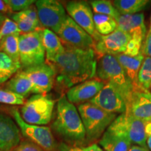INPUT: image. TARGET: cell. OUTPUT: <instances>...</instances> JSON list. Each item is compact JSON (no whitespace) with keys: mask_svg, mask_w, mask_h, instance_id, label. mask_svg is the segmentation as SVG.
<instances>
[{"mask_svg":"<svg viewBox=\"0 0 151 151\" xmlns=\"http://www.w3.org/2000/svg\"><path fill=\"white\" fill-rule=\"evenodd\" d=\"M64 44V43H63ZM63 53L48 60L56 73L55 80L61 89L72 87L96 76L97 59L93 49L83 50L65 45Z\"/></svg>","mask_w":151,"mask_h":151,"instance_id":"cell-1","label":"cell"},{"mask_svg":"<svg viewBox=\"0 0 151 151\" xmlns=\"http://www.w3.org/2000/svg\"><path fill=\"white\" fill-rule=\"evenodd\" d=\"M52 129L68 143L82 144L86 141V131L78 111L65 94L57 103L56 118Z\"/></svg>","mask_w":151,"mask_h":151,"instance_id":"cell-2","label":"cell"},{"mask_svg":"<svg viewBox=\"0 0 151 151\" xmlns=\"http://www.w3.org/2000/svg\"><path fill=\"white\" fill-rule=\"evenodd\" d=\"M78 111L86 131V140L92 142L102 137L117 118L116 113L105 111L91 102L81 104Z\"/></svg>","mask_w":151,"mask_h":151,"instance_id":"cell-3","label":"cell"},{"mask_svg":"<svg viewBox=\"0 0 151 151\" xmlns=\"http://www.w3.org/2000/svg\"><path fill=\"white\" fill-rule=\"evenodd\" d=\"M96 77L111 83L123 94L126 103L134 86L128 78L120 62L113 55H105L97 60Z\"/></svg>","mask_w":151,"mask_h":151,"instance_id":"cell-4","label":"cell"},{"mask_svg":"<svg viewBox=\"0 0 151 151\" xmlns=\"http://www.w3.org/2000/svg\"><path fill=\"white\" fill-rule=\"evenodd\" d=\"M55 100L49 95L35 94L24 104L20 115L24 121L35 125H46L51 121Z\"/></svg>","mask_w":151,"mask_h":151,"instance_id":"cell-5","label":"cell"},{"mask_svg":"<svg viewBox=\"0 0 151 151\" xmlns=\"http://www.w3.org/2000/svg\"><path fill=\"white\" fill-rule=\"evenodd\" d=\"M19 55L24 69L45 63L46 52L41 39V29L19 36Z\"/></svg>","mask_w":151,"mask_h":151,"instance_id":"cell-6","label":"cell"},{"mask_svg":"<svg viewBox=\"0 0 151 151\" xmlns=\"http://www.w3.org/2000/svg\"><path fill=\"white\" fill-rule=\"evenodd\" d=\"M111 131L126 137L136 146L147 148L146 121L124 113L115 119L108 127Z\"/></svg>","mask_w":151,"mask_h":151,"instance_id":"cell-7","label":"cell"},{"mask_svg":"<svg viewBox=\"0 0 151 151\" xmlns=\"http://www.w3.org/2000/svg\"><path fill=\"white\" fill-rule=\"evenodd\" d=\"M11 114L20 132L29 141L36 143L44 151H57L58 145L50 128L27 123L24 121L20 113L16 109L11 110Z\"/></svg>","mask_w":151,"mask_h":151,"instance_id":"cell-8","label":"cell"},{"mask_svg":"<svg viewBox=\"0 0 151 151\" xmlns=\"http://www.w3.org/2000/svg\"><path fill=\"white\" fill-rule=\"evenodd\" d=\"M35 5L41 25L58 33L67 16L63 5L55 0H39Z\"/></svg>","mask_w":151,"mask_h":151,"instance_id":"cell-9","label":"cell"},{"mask_svg":"<svg viewBox=\"0 0 151 151\" xmlns=\"http://www.w3.org/2000/svg\"><path fill=\"white\" fill-rule=\"evenodd\" d=\"M57 35L65 45L78 49L94 50L95 41L93 38L76 23L69 15Z\"/></svg>","mask_w":151,"mask_h":151,"instance_id":"cell-10","label":"cell"},{"mask_svg":"<svg viewBox=\"0 0 151 151\" xmlns=\"http://www.w3.org/2000/svg\"><path fill=\"white\" fill-rule=\"evenodd\" d=\"M89 102L94 104L105 111L112 113H124L127 110V103L123 94L111 83H106L99 93Z\"/></svg>","mask_w":151,"mask_h":151,"instance_id":"cell-11","label":"cell"},{"mask_svg":"<svg viewBox=\"0 0 151 151\" xmlns=\"http://www.w3.org/2000/svg\"><path fill=\"white\" fill-rule=\"evenodd\" d=\"M69 16L93 38L94 41L99 39L101 35L97 32L93 20V13L90 4L85 1H71L66 4Z\"/></svg>","mask_w":151,"mask_h":151,"instance_id":"cell-12","label":"cell"},{"mask_svg":"<svg viewBox=\"0 0 151 151\" xmlns=\"http://www.w3.org/2000/svg\"><path fill=\"white\" fill-rule=\"evenodd\" d=\"M33 86V93L44 94L50 92L55 81L56 73L54 67L49 63L26 68L23 70Z\"/></svg>","mask_w":151,"mask_h":151,"instance_id":"cell-13","label":"cell"},{"mask_svg":"<svg viewBox=\"0 0 151 151\" xmlns=\"http://www.w3.org/2000/svg\"><path fill=\"white\" fill-rule=\"evenodd\" d=\"M131 36L127 33L117 29L109 35H101L99 39L95 42L94 52L97 59L105 55L124 53Z\"/></svg>","mask_w":151,"mask_h":151,"instance_id":"cell-14","label":"cell"},{"mask_svg":"<svg viewBox=\"0 0 151 151\" xmlns=\"http://www.w3.org/2000/svg\"><path fill=\"white\" fill-rule=\"evenodd\" d=\"M125 113L141 120H151V92L134 86L127 101Z\"/></svg>","mask_w":151,"mask_h":151,"instance_id":"cell-15","label":"cell"},{"mask_svg":"<svg viewBox=\"0 0 151 151\" xmlns=\"http://www.w3.org/2000/svg\"><path fill=\"white\" fill-rule=\"evenodd\" d=\"M105 84L104 81L94 77L71 88L68 90L66 97L73 104L89 102L99 93Z\"/></svg>","mask_w":151,"mask_h":151,"instance_id":"cell-16","label":"cell"},{"mask_svg":"<svg viewBox=\"0 0 151 151\" xmlns=\"http://www.w3.org/2000/svg\"><path fill=\"white\" fill-rule=\"evenodd\" d=\"M20 130L9 116L0 114V150L12 151L20 142Z\"/></svg>","mask_w":151,"mask_h":151,"instance_id":"cell-17","label":"cell"},{"mask_svg":"<svg viewBox=\"0 0 151 151\" xmlns=\"http://www.w3.org/2000/svg\"><path fill=\"white\" fill-rule=\"evenodd\" d=\"M116 21L118 29L127 33L132 38H137L144 41L146 27L144 22V15L142 13L120 15Z\"/></svg>","mask_w":151,"mask_h":151,"instance_id":"cell-18","label":"cell"},{"mask_svg":"<svg viewBox=\"0 0 151 151\" xmlns=\"http://www.w3.org/2000/svg\"><path fill=\"white\" fill-rule=\"evenodd\" d=\"M11 18L23 34L34 32L41 29V24L36 7L31 6L27 10L11 14Z\"/></svg>","mask_w":151,"mask_h":151,"instance_id":"cell-19","label":"cell"},{"mask_svg":"<svg viewBox=\"0 0 151 151\" xmlns=\"http://www.w3.org/2000/svg\"><path fill=\"white\" fill-rule=\"evenodd\" d=\"M114 56L120 62L126 75L132 83V84L134 86H139L138 75H139V69L145 58L142 52H141L139 55L134 57L125 55L123 53L115 55Z\"/></svg>","mask_w":151,"mask_h":151,"instance_id":"cell-20","label":"cell"},{"mask_svg":"<svg viewBox=\"0 0 151 151\" xmlns=\"http://www.w3.org/2000/svg\"><path fill=\"white\" fill-rule=\"evenodd\" d=\"M99 144L105 151H129L132 143L126 137L116 134L109 129L106 130Z\"/></svg>","mask_w":151,"mask_h":151,"instance_id":"cell-21","label":"cell"},{"mask_svg":"<svg viewBox=\"0 0 151 151\" xmlns=\"http://www.w3.org/2000/svg\"><path fill=\"white\" fill-rule=\"evenodd\" d=\"M41 39L48 61L65 52V48L61 39L51 30L46 28L41 29Z\"/></svg>","mask_w":151,"mask_h":151,"instance_id":"cell-22","label":"cell"},{"mask_svg":"<svg viewBox=\"0 0 151 151\" xmlns=\"http://www.w3.org/2000/svg\"><path fill=\"white\" fill-rule=\"evenodd\" d=\"M6 90L26 97L30 93H33V86L27 74L22 70L18 71L7 82Z\"/></svg>","mask_w":151,"mask_h":151,"instance_id":"cell-23","label":"cell"},{"mask_svg":"<svg viewBox=\"0 0 151 151\" xmlns=\"http://www.w3.org/2000/svg\"><path fill=\"white\" fill-rule=\"evenodd\" d=\"M150 2L148 0H115L112 3L120 15H130L146 9Z\"/></svg>","mask_w":151,"mask_h":151,"instance_id":"cell-24","label":"cell"},{"mask_svg":"<svg viewBox=\"0 0 151 151\" xmlns=\"http://www.w3.org/2000/svg\"><path fill=\"white\" fill-rule=\"evenodd\" d=\"M95 29L101 35H109L118 29V23L113 17L102 14H94Z\"/></svg>","mask_w":151,"mask_h":151,"instance_id":"cell-25","label":"cell"},{"mask_svg":"<svg viewBox=\"0 0 151 151\" xmlns=\"http://www.w3.org/2000/svg\"><path fill=\"white\" fill-rule=\"evenodd\" d=\"M19 35H11L4 38L0 42V51L11 57L15 62H20Z\"/></svg>","mask_w":151,"mask_h":151,"instance_id":"cell-26","label":"cell"},{"mask_svg":"<svg viewBox=\"0 0 151 151\" xmlns=\"http://www.w3.org/2000/svg\"><path fill=\"white\" fill-rule=\"evenodd\" d=\"M90 4L91 6L92 10L95 14L107 15L117 19L120 16V13L116 9L111 1L108 0H94L90 1Z\"/></svg>","mask_w":151,"mask_h":151,"instance_id":"cell-27","label":"cell"},{"mask_svg":"<svg viewBox=\"0 0 151 151\" xmlns=\"http://www.w3.org/2000/svg\"><path fill=\"white\" fill-rule=\"evenodd\" d=\"M20 63L15 62L11 57L0 51V76L9 78L21 69Z\"/></svg>","mask_w":151,"mask_h":151,"instance_id":"cell-28","label":"cell"},{"mask_svg":"<svg viewBox=\"0 0 151 151\" xmlns=\"http://www.w3.org/2000/svg\"><path fill=\"white\" fill-rule=\"evenodd\" d=\"M139 86L151 92V58L145 57L138 75Z\"/></svg>","mask_w":151,"mask_h":151,"instance_id":"cell-29","label":"cell"},{"mask_svg":"<svg viewBox=\"0 0 151 151\" xmlns=\"http://www.w3.org/2000/svg\"><path fill=\"white\" fill-rule=\"evenodd\" d=\"M0 103L9 105H24L25 97L6 89H0Z\"/></svg>","mask_w":151,"mask_h":151,"instance_id":"cell-30","label":"cell"},{"mask_svg":"<svg viewBox=\"0 0 151 151\" xmlns=\"http://www.w3.org/2000/svg\"><path fill=\"white\" fill-rule=\"evenodd\" d=\"M21 32L18 29L17 24L11 20L10 18H6L4 22L0 28V42L4 38L11 35H20Z\"/></svg>","mask_w":151,"mask_h":151,"instance_id":"cell-31","label":"cell"},{"mask_svg":"<svg viewBox=\"0 0 151 151\" xmlns=\"http://www.w3.org/2000/svg\"><path fill=\"white\" fill-rule=\"evenodd\" d=\"M12 12H20L27 10L36 1L34 0H4Z\"/></svg>","mask_w":151,"mask_h":151,"instance_id":"cell-32","label":"cell"},{"mask_svg":"<svg viewBox=\"0 0 151 151\" xmlns=\"http://www.w3.org/2000/svg\"><path fill=\"white\" fill-rule=\"evenodd\" d=\"M143 42V41L140 39L131 37L127 43V47H126L125 51L124 52L123 54L129 57L137 56L141 52Z\"/></svg>","mask_w":151,"mask_h":151,"instance_id":"cell-33","label":"cell"},{"mask_svg":"<svg viewBox=\"0 0 151 151\" xmlns=\"http://www.w3.org/2000/svg\"><path fill=\"white\" fill-rule=\"evenodd\" d=\"M12 151H44L41 147L29 140L20 141Z\"/></svg>","mask_w":151,"mask_h":151,"instance_id":"cell-34","label":"cell"},{"mask_svg":"<svg viewBox=\"0 0 151 151\" xmlns=\"http://www.w3.org/2000/svg\"><path fill=\"white\" fill-rule=\"evenodd\" d=\"M141 52L145 57L151 58V32H148L142 43Z\"/></svg>","mask_w":151,"mask_h":151,"instance_id":"cell-35","label":"cell"},{"mask_svg":"<svg viewBox=\"0 0 151 151\" xmlns=\"http://www.w3.org/2000/svg\"><path fill=\"white\" fill-rule=\"evenodd\" d=\"M146 134L147 148L151 151V120L146 121Z\"/></svg>","mask_w":151,"mask_h":151,"instance_id":"cell-36","label":"cell"},{"mask_svg":"<svg viewBox=\"0 0 151 151\" xmlns=\"http://www.w3.org/2000/svg\"><path fill=\"white\" fill-rule=\"evenodd\" d=\"M57 151H84L83 148H78V147H73L69 146L65 143H61L58 145L57 147Z\"/></svg>","mask_w":151,"mask_h":151,"instance_id":"cell-37","label":"cell"},{"mask_svg":"<svg viewBox=\"0 0 151 151\" xmlns=\"http://www.w3.org/2000/svg\"><path fill=\"white\" fill-rule=\"evenodd\" d=\"M11 10L5 2L4 0H0V14L3 15L4 14H7V13H10Z\"/></svg>","mask_w":151,"mask_h":151,"instance_id":"cell-38","label":"cell"},{"mask_svg":"<svg viewBox=\"0 0 151 151\" xmlns=\"http://www.w3.org/2000/svg\"><path fill=\"white\" fill-rule=\"evenodd\" d=\"M82 148L84 151H104L103 149L101 148V147H99V145L97 143H93L90 146L84 147Z\"/></svg>","mask_w":151,"mask_h":151,"instance_id":"cell-39","label":"cell"},{"mask_svg":"<svg viewBox=\"0 0 151 151\" xmlns=\"http://www.w3.org/2000/svg\"><path fill=\"white\" fill-rule=\"evenodd\" d=\"M129 151H150L148 149V148H143V147H141L139 146H132L131 148L129 150Z\"/></svg>","mask_w":151,"mask_h":151,"instance_id":"cell-40","label":"cell"},{"mask_svg":"<svg viewBox=\"0 0 151 151\" xmlns=\"http://www.w3.org/2000/svg\"><path fill=\"white\" fill-rule=\"evenodd\" d=\"M5 19H6L5 16H4V15H0V28H1V26H2Z\"/></svg>","mask_w":151,"mask_h":151,"instance_id":"cell-41","label":"cell"},{"mask_svg":"<svg viewBox=\"0 0 151 151\" xmlns=\"http://www.w3.org/2000/svg\"><path fill=\"white\" fill-rule=\"evenodd\" d=\"M8 78H6V77H3V76H0V85L4 83H5L6 81L8 80Z\"/></svg>","mask_w":151,"mask_h":151,"instance_id":"cell-42","label":"cell"},{"mask_svg":"<svg viewBox=\"0 0 151 151\" xmlns=\"http://www.w3.org/2000/svg\"><path fill=\"white\" fill-rule=\"evenodd\" d=\"M149 32H151V17H150V29H149Z\"/></svg>","mask_w":151,"mask_h":151,"instance_id":"cell-43","label":"cell"},{"mask_svg":"<svg viewBox=\"0 0 151 151\" xmlns=\"http://www.w3.org/2000/svg\"><path fill=\"white\" fill-rule=\"evenodd\" d=\"M0 151H2V150H0Z\"/></svg>","mask_w":151,"mask_h":151,"instance_id":"cell-44","label":"cell"},{"mask_svg":"<svg viewBox=\"0 0 151 151\" xmlns=\"http://www.w3.org/2000/svg\"><path fill=\"white\" fill-rule=\"evenodd\" d=\"M0 15H1V14H0Z\"/></svg>","mask_w":151,"mask_h":151,"instance_id":"cell-45","label":"cell"}]
</instances>
